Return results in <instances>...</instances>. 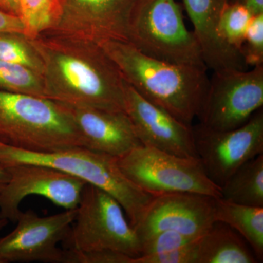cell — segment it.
Returning <instances> with one entry per match:
<instances>
[{
    "label": "cell",
    "mask_w": 263,
    "mask_h": 263,
    "mask_svg": "<svg viewBox=\"0 0 263 263\" xmlns=\"http://www.w3.org/2000/svg\"><path fill=\"white\" fill-rule=\"evenodd\" d=\"M98 43L133 89L192 126L209 87L206 67L161 61L142 53L128 41L108 40Z\"/></svg>",
    "instance_id": "cell-2"
},
{
    "label": "cell",
    "mask_w": 263,
    "mask_h": 263,
    "mask_svg": "<svg viewBox=\"0 0 263 263\" xmlns=\"http://www.w3.org/2000/svg\"><path fill=\"white\" fill-rule=\"evenodd\" d=\"M262 105L263 65L215 71L197 118L209 129L230 130L243 125Z\"/></svg>",
    "instance_id": "cell-8"
},
{
    "label": "cell",
    "mask_w": 263,
    "mask_h": 263,
    "mask_svg": "<svg viewBox=\"0 0 263 263\" xmlns=\"http://www.w3.org/2000/svg\"><path fill=\"white\" fill-rule=\"evenodd\" d=\"M0 163L5 167L18 164H41L84 180L114 197L122 205L133 227L140 220L154 197L124 176L118 165L117 157L84 147L31 152L0 143Z\"/></svg>",
    "instance_id": "cell-4"
},
{
    "label": "cell",
    "mask_w": 263,
    "mask_h": 263,
    "mask_svg": "<svg viewBox=\"0 0 263 263\" xmlns=\"http://www.w3.org/2000/svg\"><path fill=\"white\" fill-rule=\"evenodd\" d=\"M43 60L46 98L69 106L124 110V80L98 43L54 32L32 39Z\"/></svg>",
    "instance_id": "cell-1"
},
{
    "label": "cell",
    "mask_w": 263,
    "mask_h": 263,
    "mask_svg": "<svg viewBox=\"0 0 263 263\" xmlns=\"http://www.w3.org/2000/svg\"><path fill=\"white\" fill-rule=\"evenodd\" d=\"M10 179V174L5 166L0 163V191L3 190Z\"/></svg>",
    "instance_id": "cell-31"
},
{
    "label": "cell",
    "mask_w": 263,
    "mask_h": 263,
    "mask_svg": "<svg viewBox=\"0 0 263 263\" xmlns=\"http://www.w3.org/2000/svg\"><path fill=\"white\" fill-rule=\"evenodd\" d=\"M197 263L259 262L245 238L221 221H214L197 240Z\"/></svg>",
    "instance_id": "cell-17"
},
{
    "label": "cell",
    "mask_w": 263,
    "mask_h": 263,
    "mask_svg": "<svg viewBox=\"0 0 263 263\" xmlns=\"http://www.w3.org/2000/svg\"><path fill=\"white\" fill-rule=\"evenodd\" d=\"M192 128L197 157L220 188L242 164L263 154L262 108L236 129L214 130L200 123Z\"/></svg>",
    "instance_id": "cell-9"
},
{
    "label": "cell",
    "mask_w": 263,
    "mask_h": 263,
    "mask_svg": "<svg viewBox=\"0 0 263 263\" xmlns=\"http://www.w3.org/2000/svg\"><path fill=\"white\" fill-rule=\"evenodd\" d=\"M253 16L242 5L228 2L219 22V32L222 41L240 53L246 33Z\"/></svg>",
    "instance_id": "cell-23"
},
{
    "label": "cell",
    "mask_w": 263,
    "mask_h": 263,
    "mask_svg": "<svg viewBox=\"0 0 263 263\" xmlns=\"http://www.w3.org/2000/svg\"><path fill=\"white\" fill-rule=\"evenodd\" d=\"M76 209L48 216L21 212L13 231L0 238V263H66V249L59 248L75 220Z\"/></svg>",
    "instance_id": "cell-10"
},
{
    "label": "cell",
    "mask_w": 263,
    "mask_h": 263,
    "mask_svg": "<svg viewBox=\"0 0 263 263\" xmlns=\"http://www.w3.org/2000/svg\"><path fill=\"white\" fill-rule=\"evenodd\" d=\"M221 195L228 201L263 207V154L242 164L221 186Z\"/></svg>",
    "instance_id": "cell-19"
},
{
    "label": "cell",
    "mask_w": 263,
    "mask_h": 263,
    "mask_svg": "<svg viewBox=\"0 0 263 263\" xmlns=\"http://www.w3.org/2000/svg\"><path fill=\"white\" fill-rule=\"evenodd\" d=\"M128 42L161 61L205 67L196 37L186 28L176 0H137Z\"/></svg>",
    "instance_id": "cell-5"
},
{
    "label": "cell",
    "mask_w": 263,
    "mask_h": 263,
    "mask_svg": "<svg viewBox=\"0 0 263 263\" xmlns=\"http://www.w3.org/2000/svg\"><path fill=\"white\" fill-rule=\"evenodd\" d=\"M66 263H133V257L122 252L103 250L79 252L66 249Z\"/></svg>",
    "instance_id": "cell-27"
},
{
    "label": "cell",
    "mask_w": 263,
    "mask_h": 263,
    "mask_svg": "<svg viewBox=\"0 0 263 263\" xmlns=\"http://www.w3.org/2000/svg\"><path fill=\"white\" fill-rule=\"evenodd\" d=\"M65 105L82 137L84 148L117 158L142 145L125 112Z\"/></svg>",
    "instance_id": "cell-15"
},
{
    "label": "cell",
    "mask_w": 263,
    "mask_h": 263,
    "mask_svg": "<svg viewBox=\"0 0 263 263\" xmlns=\"http://www.w3.org/2000/svg\"><path fill=\"white\" fill-rule=\"evenodd\" d=\"M228 2L242 5L253 15L263 13V0H228Z\"/></svg>",
    "instance_id": "cell-29"
},
{
    "label": "cell",
    "mask_w": 263,
    "mask_h": 263,
    "mask_svg": "<svg viewBox=\"0 0 263 263\" xmlns=\"http://www.w3.org/2000/svg\"><path fill=\"white\" fill-rule=\"evenodd\" d=\"M137 0H62L58 33L100 43L128 41L129 22Z\"/></svg>",
    "instance_id": "cell-13"
},
{
    "label": "cell",
    "mask_w": 263,
    "mask_h": 263,
    "mask_svg": "<svg viewBox=\"0 0 263 263\" xmlns=\"http://www.w3.org/2000/svg\"><path fill=\"white\" fill-rule=\"evenodd\" d=\"M8 221L5 219H2L0 218V231L5 228V226L8 224Z\"/></svg>",
    "instance_id": "cell-32"
},
{
    "label": "cell",
    "mask_w": 263,
    "mask_h": 263,
    "mask_svg": "<svg viewBox=\"0 0 263 263\" xmlns=\"http://www.w3.org/2000/svg\"><path fill=\"white\" fill-rule=\"evenodd\" d=\"M228 3V0H183L204 64L213 72L247 68L241 53L228 46L219 35V22Z\"/></svg>",
    "instance_id": "cell-16"
},
{
    "label": "cell",
    "mask_w": 263,
    "mask_h": 263,
    "mask_svg": "<svg viewBox=\"0 0 263 263\" xmlns=\"http://www.w3.org/2000/svg\"><path fill=\"white\" fill-rule=\"evenodd\" d=\"M198 239L168 252L139 256L133 259V263H197Z\"/></svg>",
    "instance_id": "cell-26"
},
{
    "label": "cell",
    "mask_w": 263,
    "mask_h": 263,
    "mask_svg": "<svg viewBox=\"0 0 263 263\" xmlns=\"http://www.w3.org/2000/svg\"><path fill=\"white\" fill-rule=\"evenodd\" d=\"M0 10L20 18L21 0H0Z\"/></svg>",
    "instance_id": "cell-30"
},
{
    "label": "cell",
    "mask_w": 263,
    "mask_h": 263,
    "mask_svg": "<svg viewBox=\"0 0 263 263\" xmlns=\"http://www.w3.org/2000/svg\"><path fill=\"white\" fill-rule=\"evenodd\" d=\"M215 198L187 193L155 195L140 220L133 227L139 242L165 230L202 236L215 221Z\"/></svg>",
    "instance_id": "cell-12"
},
{
    "label": "cell",
    "mask_w": 263,
    "mask_h": 263,
    "mask_svg": "<svg viewBox=\"0 0 263 263\" xmlns=\"http://www.w3.org/2000/svg\"><path fill=\"white\" fill-rule=\"evenodd\" d=\"M62 13V0H21L24 34L34 39L56 27Z\"/></svg>",
    "instance_id": "cell-20"
},
{
    "label": "cell",
    "mask_w": 263,
    "mask_h": 263,
    "mask_svg": "<svg viewBox=\"0 0 263 263\" xmlns=\"http://www.w3.org/2000/svg\"><path fill=\"white\" fill-rule=\"evenodd\" d=\"M200 237L183 234L175 230H165L151 235L140 242V256L168 252L195 241Z\"/></svg>",
    "instance_id": "cell-24"
},
{
    "label": "cell",
    "mask_w": 263,
    "mask_h": 263,
    "mask_svg": "<svg viewBox=\"0 0 263 263\" xmlns=\"http://www.w3.org/2000/svg\"><path fill=\"white\" fill-rule=\"evenodd\" d=\"M10 179L0 191V218L15 222L20 205L30 195H40L66 210L76 209L86 181L48 166L18 164L7 166Z\"/></svg>",
    "instance_id": "cell-11"
},
{
    "label": "cell",
    "mask_w": 263,
    "mask_h": 263,
    "mask_svg": "<svg viewBox=\"0 0 263 263\" xmlns=\"http://www.w3.org/2000/svg\"><path fill=\"white\" fill-rule=\"evenodd\" d=\"M0 60L23 66L43 76L42 59L32 38L24 33H0Z\"/></svg>",
    "instance_id": "cell-21"
},
{
    "label": "cell",
    "mask_w": 263,
    "mask_h": 263,
    "mask_svg": "<svg viewBox=\"0 0 263 263\" xmlns=\"http://www.w3.org/2000/svg\"><path fill=\"white\" fill-rule=\"evenodd\" d=\"M0 143L31 152L84 147L82 137L64 104L2 90Z\"/></svg>",
    "instance_id": "cell-3"
},
{
    "label": "cell",
    "mask_w": 263,
    "mask_h": 263,
    "mask_svg": "<svg viewBox=\"0 0 263 263\" xmlns=\"http://www.w3.org/2000/svg\"><path fill=\"white\" fill-rule=\"evenodd\" d=\"M215 221L226 223L249 243L258 262L263 260V207L249 206L215 198Z\"/></svg>",
    "instance_id": "cell-18"
},
{
    "label": "cell",
    "mask_w": 263,
    "mask_h": 263,
    "mask_svg": "<svg viewBox=\"0 0 263 263\" xmlns=\"http://www.w3.org/2000/svg\"><path fill=\"white\" fill-rule=\"evenodd\" d=\"M0 90L46 98L42 76L23 66L1 60Z\"/></svg>",
    "instance_id": "cell-22"
},
{
    "label": "cell",
    "mask_w": 263,
    "mask_h": 263,
    "mask_svg": "<svg viewBox=\"0 0 263 263\" xmlns=\"http://www.w3.org/2000/svg\"><path fill=\"white\" fill-rule=\"evenodd\" d=\"M75 220L64 243L79 252L110 250L133 258L141 254L134 228L119 202L110 194L86 183L76 208Z\"/></svg>",
    "instance_id": "cell-6"
},
{
    "label": "cell",
    "mask_w": 263,
    "mask_h": 263,
    "mask_svg": "<svg viewBox=\"0 0 263 263\" xmlns=\"http://www.w3.org/2000/svg\"><path fill=\"white\" fill-rule=\"evenodd\" d=\"M240 53L247 66L263 65V13L252 17Z\"/></svg>",
    "instance_id": "cell-25"
},
{
    "label": "cell",
    "mask_w": 263,
    "mask_h": 263,
    "mask_svg": "<svg viewBox=\"0 0 263 263\" xmlns=\"http://www.w3.org/2000/svg\"><path fill=\"white\" fill-rule=\"evenodd\" d=\"M117 162L129 181L153 196L187 193L221 197V188L208 177L197 157H179L141 145L117 157Z\"/></svg>",
    "instance_id": "cell-7"
},
{
    "label": "cell",
    "mask_w": 263,
    "mask_h": 263,
    "mask_svg": "<svg viewBox=\"0 0 263 263\" xmlns=\"http://www.w3.org/2000/svg\"><path fill=\"white\" fill-rule=\"evenodd\" d=\"M24 33V27L19 17L7 14L0 10V33Z\"/></svg>",
    "instance_id": "cell-28"
},
{
    "label": "cell",
    "mask_w": 263,
    "mask_h": 263,
    "mask_svg": "<svg viewBox=\"0 0 263 263\" xmlns=\"http://www.w3.org/2000/svg\"><path fill=\"white\" fill-rule=\"evenodd\" d=\"M124 110L143 146L183 157H197L192 126L148 101L124 81Z\"/></svg>",
    "instance_id": "cell-14"
}]
</instances>
